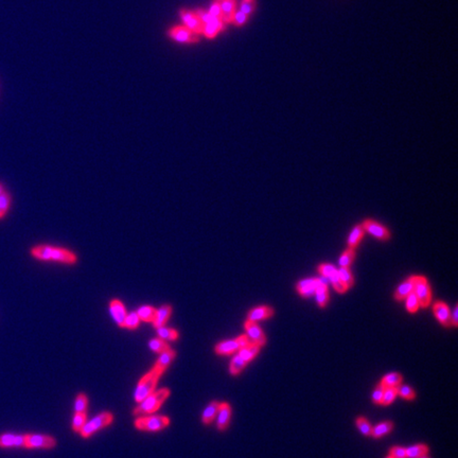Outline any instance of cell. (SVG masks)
I'll use <instances>...</instances> for the list:
<instances>
[{
    "label": "cell",
    "mask_w": 458,
    "mask_h": 458,
    "mask_svg": "<svg viewBox=\"0 0 458 458\" xmlns=\"http://www.w3.org/2000/svg\"><path fill=\"white\" fill-rule=\"evenodd\" d=\"M31 255L40 261H54L64 264H74L77 261L76 255L73 252L51 245H37L31 248Z\"/></svg>",
    "instance_id": "6da1fadb"
},
{
    "label": "cell",
    "mask_w": 458,
    "mask_h": 458,
    "mask_svg": "<svg viewBox=\"0 0 458 458\" xmlns=\"http://www.w3.org/2000/svg\"><path fill=\"white\" fill-rule=\"evenodd\" d=\"M169 395L170 391L167 390V388H162L160 391L152 393L142 402H140V405L133 410V414L139 417L153 414L154 411H156L160 407V405L165 402Z\"/></svg>",
    "instance_id": "7a4b0ae2"
},
{
    "label": "cell",
    "mask_w": 458,
    "mask_h": 458,
    "mask_svg": "<svg viewBox=\"0 0 458 458\" xmlns=\"http://www.w3.org/2000/svg\"><path fill=\"white\" fill-rule=\"evenodd\" d=\"M160 374H158L157 371H155L152 369L149 374H146L141 380L140 382L138 383V386L136 388L135 392V401L140 403L142 402L147 395H150L152 393H154L155 386L157 384L158 379L160 378Z\"/></svg>",
    "instance_id": "3957f363"
},
{
    "label": "cell",
    "mask_w": 458,
    "mask_h": 458,
    "mask_svg": "<svg viewBox=\"0 0 458 458\" xmlns=\"http://www.w3.org/2000/svg\"><path fill=\"white\" fill-rule=\"evenodd\" d=\"M414 283V293L422 308H428L432 301V290L428 279L423 276H411Z\"/></svg>",
    "instance_id": "277c9868"
},
{
    "label": "cell",
    "mask_w": 458,
    "mask_h": 458,
    "mask_svg": "<svg viewBox=\"0 0 458 458\" xmlns=\"http://www.w3.org/2000/svg\"><path fill=\"white\" fill-rule=\"evenodd\" d=\"M170 424V419L165 416H150L139 417L135 421V426L140 431L157 432L167 428Z\"/></svg>",
    "instance_id": "5b68a950"
},
{
    "label": "cell",
    "mask_w": 458,
    "mask_h": 458,
    "mask_svg": "<svg viewBox=\"0 0 458 458\" xmlns=\"http://www.w3.org/2000/svg\"><path fill=\"white\" fill-rule=\"evenodd\" d=\"M114 420V417L111 413H102L96 416L94 419H91L89 422H86L84 424L82 430L80 431L81 436L84 438H87L91 436L92 434H95L99 430L105 428V426L110 425Z\"/></svg>",
    "instance_id": "8992f818"
},
{
    "label": "cell",
    "mask_w": 458,
    "mask_h": 458,
    "mask_svg": "<svg viewBox=\"0 0 458 458\" xmlns=\"http://www.w3.org/2000/svg\"><path fill=\"white\" fill-rule=\"evenodd\" d=\"M248 343H250V338H248L246 334H244L239 337H236L234 339L221 341V343H219L215 346L214 350H215V353L219 355H228L236 351H239L240 349L243 348Z\"/></svg>",
    "instance_id": "52a82bcc"
},
{
    "label": "cell",
    "mask_w": 458,
    "mask_h": 458,
    "mask_svg": "<svg viewBox=\"0 0 458 458\" xmlns=\"http://www.w3.org/2000/svg\"><path fill=\"white\" fill-rule=\"evenodd\" d=\"M168 35L178 43L194 44L199 42V35L193 33L186 26H175L168 31Z\"/></svg>",
    "instance_id": "ba28073f"
},
{
    "label": "cell",
    "mask_w": 458,
    "mask_h": 458,
    "mask_svg": "<svg viewBox=\"0 0 458 458\" xmlns=\"http://www.w3.org/2000/svg\"><path fill=\"white\" fill-rule=\"evenodd\" d=\"M180 14L184 21V26L190 29L193 33H196L197 35L203 34L204 24H203V21L200 20L196 11L181 10Z\"/></svg>",
    "instance_id": "9c48e42d"
},
{
    "label": "cell",
    "mask_w": 458,
    "mask_h": 458,
    "mask_svg": "<svg viewBox=\"0 0 458 458\" xmlns=\"http://www.w3.org/2000/svg\"><path fill=\"white\" fill-rule=\"evenodd\" d=\"M57 446V440L47 435H26V447L28 449H52Z\"/></svg>",
    "instance_id": "30bf717a"
},
{
    "label": "cell",
    "mask_w": 458,
    "mask_h": 458,
    "mask_svg": "<svg viewBox=\"0 0 458 458\" xmlns=\"http://www.w3.org/2000/svg\"><path fill=\"white\" fill-rule=\"evenodd\" d=\"M362 225L365 231H367L368 234L374 236L378 240L387 241L391 238V232L388 231V229L375 220H365Z\"/></svg>",
    "instance_id": "8fae6325"
},
{
    "label": "cell",
    "mask_w": 458,
    "mask_h": 458,
    "mask_svg": "<svg viewBox=\"0 0 458 458\" xmlns=\"http://www.w3.org/2000/svg\"><path fill=\"white\" fill-rule=\"evenodd\" d=\"M244 328L246 330L248 338H251L253 343L258 344L261 347L265 345L266 337L257 323L246 321L244 324Z\"/></svg>",
    "instance_id": "7c38bea8"
},
{
    "label": "cell",
    "mask_w": 458,
    "mask_h": 458,
    "mask_svg": "<svg viewBox=\"0 0 458 458\" xmlns=\"http://www.w3.org/2000/svg\"><path fill=\"white\" fill-rule=\"evenodd\" d=\"M433 312L437 321L445 327L451 326V310L444 301H436L433 305Z\"/></svg>",
    "instance_id": "4fadbf2b"
},
{
    "label": "cell",
    "mask_w": 458,
    "mask_h": 458,
    "mask_svg": "<svg viewBox=\"0 0 458 458\" xmlns=\"http://www.w3.org/2000/svg\"><path fill=\"white\" fill-rule=\"evenodd\" d=\"M110 312L116 324H117L119 327L124 328V321H126L128 312L126 310V307L123 305V302L119 299H113L110 304Z\"/></svg>",
    "instance_id": "5bb4252c"
},
{
    "label": "cell",
    "mask_w": 458,
    "mask_h": 458,
    "mask_svg": "<svg viewBox=\"0 0 458 458\" xmlns=\"http://www.w3.org/2000/svg\"><path fill=\"white\" fill-rule=\"evenodd\" d=\"M26 447V435L2 434L0 435V448Z\"/></svg>",
    "instance_id": "9a60e30c"
},
{
    "label": "cell",
    "mask_w": 458,
    "mask_h": 458,
    "mask_svg": "<svg viewBox=\"0 0 458 458\" xmlns=\"http://www.w3.org/2000/svg\"><path fill=\"white\" fill-rule=\"evenodd\" d=\"M217 430L225 431L227 429L230 422V416H231V407L226 402L220 403L219 411H217Z\"/></svg>",
    "instance_id": "2e32d148"
},
{
    "label": "cell",
    "mask_w": 458,
    "mask_h": 458,
    "mask_svg": "<svg viewBox=\"0 0 458 458\" xmlns=\"http://www.w3.org/2000/svg\"><path fill=\"white\" fill-rule=\"evenodd\" d=\"M274 315V310L267 306H262L252 309L247 316V321L258 323L263 320H267V318Z\"/></svg>",
    "instance_id": "e0dca14e"
},
{
    "label": "cell",
    "mask_w": 458,
    "mask_h": 458,
    "mask_svg": "<svg viewBox=\"0 0 458 458\" xmlns=\"http://www.w3.org/2000/svg\"><path fill=\"white\" fill-rule=\"evenodd\" d=\"M318 281H320V279L315 278L304 279L296 284V290L302 297H309L311 295H314Z\"/></svg>",
    "instance_id": "ac0fdd59"
},
{
    "label": "cell",
    "mask_w": 458,
    "mask_h": 458,
    "mask_svg": "<svg viewBox=\"0 0 458 458\" xmlns=\"http://www.w3.org/2000/svg\"><path fill=\"white\" fill-rule=\"evenodd\" d=\"M171 314H172V307L170 305L161 306L159 309H156V314H155V318L153 321L154 327L156 329L165 327Z\"/></svg>",
    "instance_id": "d6986e66"
},
{
    "label": "cell",
    "mask_w": 458,
    "mask_h": 458,
    "mask_svg": "<svg viewBox=\"0 0 458 458\" xmlns=\"http://www.w3.org/2000/svg\"><path fill=\"white\" fill-rule=\"evenodd\" d=\"M175 355H176V352L174 350H172V349H169V350H167L165 352H161L153 369L155 371H157L158 374L162 375V374H164V371L168 368L169 365L171 364V362L174 360Z\"/></svg>",
    "instance_id": "ffe728a7"
},
{
    "label": "cell",
    "mask_w": 458,
    "mask_h": 458,
    "mask_svg": "<svg viewBox=\"0 0 458 458\" xmlns=\"http://www.w3.org/2000/svg\"><path fill=\"white\" fill-rule=\"evenodd\" d=\"M222 14V20L224 24H231L232 17L236 13L237 9V0H220Z\"/></svg>",
    "instance_id": "44dd1931"
},
{
    "label": "cell",
    "mask_w": 458,
    "mask_h": 458,
    "mask_svg": "<svg viewBox=\"0 0 458 458\" xmlns=\"http://www.w3.org/2000/svg\"><path fill=\"white\" fill-rule=\"evenodd\" d=\"M224 28H225V24L222 19L213 18L210 21L204 24L203 34L207 38H214L217 34L221 32V31L224 30Z\"/></svg>",
    "instance_id": "7402d4cb"
},
{
    "label": "cell",
    "mask_w": 458,
    "mask_h": 458,
    "mask_svg": "<svg viewBox=\"0 0 458 458\" xmlns=\"http://www.w3.org/2000/svg\"><path fill=\"white\" fill-rule=\"evenodd\" d=\"M260 348L261 346H259L258 344L253 343V341L251 343L250 341L247 345H245L243 348L240 349V350L238 351V355L241 359H243L246 363H250L252 360L256 358V356H257V354L260 351Z\"/></svg>",
    "instance_id": "603a6c76"
},
{
    "label": "cell",
    "mask_w": 458,
    "mask_h": 458,
    "mask_svg": "<svg viewBox=\"0 0 458 458\" xmlns=\"http://www.w3.org/2000/svg\"><path fill=\"white\" fill-rule=\"evenodd\" d=\"M314 294H315V297H316V301H317L318 306H320L321 308H325L326 306H327V304L329 302L328 285L326 284V282L321 280V279H320V281H318V283H317V286H316Z\"/></svg>",
    "instance_id": "cb8c5ba5"
},
{
    "label": "cell",
    "mask_w": 458,
    "mask_h": 458,
    "mask_svg": "<svg viewBox=\"0 0 458 458\" xmlns=\"http://www.w3.org/2000/svg\"><path fill=\"white\" fill-rule=\"evenodd\" d=\"M414 291V283H413V278L409 277L406 279L405 281H403L394 292L393 298L397 301L404 300L408 295Z\"/></svg>",
    "instance_id": "d4e9b609"
},
{
    "label": "cell",
    "mask_w": 458,
    "mask_h": 458,
    "mask_svg": "<svg viewBox=\"0 0 458 458\" xmlns=\"http://www.w3.org/2000/svg\"><path fill=\"white\" fill-rule=\"evenodd\" d=\"M364 235H365V229H364L362 224L361 225H356V226H354L353 229L350 232V235H349V237H348V240H347L348 247L349 248H353V250H355V248L358 247V245L360 244V242L362 241Z\"/></svg>",
    "instance_id": "484cf974"
},
{
    "label": "cell",
    "mask_w": 458,
    "mask_h": 458,
    "mask_svg": "<svg viewBox=\"0 0 458 458\" xmlns=\"http://www.w3.org/2000/svg\"><path fill=\"white\" fill-rule=\"evenodd\" d=\"M219 407H220V402L212 401L209 403L204 410L203 416H201V420H203L204 424L208 425L213 421V419L217 415V411H219Z\"/></svg>",
    "instance_id": "4316f807"
},
{
    "label": "cell",
    "mask_w": 458,
    "mask_h": 458,
    "mask_svg": "<svg viewBox=\"0 0 458 458\" xmlns=\"http://www.w3.org/2000/svg\"><path fill=\"white\" fill-rule=\"evenodd\" d=\"M136 313L138 314L139 318H140V322L153 323L155 314H156V309L152 306H141L137 310Z\"/></svg>",
    "instance_id": "83f0119b"
},
{
    "label": "cell",
    "mask_w": 458,
    "mask_h": 458,
    "mask_svg": "<svg viewBox=\"0 0 458 458\" xmlns=\"http://www.w3.org/2000/svg\"><path fill=\"white\" fill-rule=\"evenodd\" d=\"M337 274H338V277L341 280V282H343L344 285L346 286L347 290L352 288L353 284H354V277H353V275L351 273L350 268H349V267H339V269H337Z\"/></svg>",
    "instance_id": "f1b7e54d"
},
{
    "label": "cell",
    "mask_w": 458,
    "mask_h": 458,
    "mask_svg": "<svg viewBox=\"0 0 458 458\" xmlns=\"http://www.w3.org/2000/svg\"><path fill=\"white\" fill-rule=\"evenodd\" d=\"M405 451L406 458H420L428 454L429 448L425 445H415L405 449Z\"/></svg>",
    "instance_id": "f546056e"
},
{
    "label": "cell",
    "mask_w": 458,
    "mask_h": 458,
    "mask_svg": "<svg viewBox=\"0 0 458 458\" xmlns=\"http://www.w3.org/2000/svg\"><path fill=\"white\" fill-rule=\"evenodd\" d=\"M393 428V424L391 421H385L382 423H379L376 425L374 429L371 431V436L375 438H380L384 436V435L390 433Z\"/></svg>",
    "instance_id": "4dcf8cb0"
},
{
    "label": "cell",
    "mask_w": 458,
    "mask_h": 458,
    "mask_svg": "<svg viewBox=\"0 0 458 458\" xmlns=\"http://www.w3.org/2000/svg\"><path fill=\"white\" fill-rule=\"evenodd\" d=\"M11 201H12V197H11L10 193L4 191L0 194V220H2L3 217L6 215L7 211H9Z\"/></svg>",
    "instance_id": "1f68e13d"
},
{
    "label": "cell",
    "mask_w": 458,
    "mask_h": 458,
    "mask_svg": "<svg viewBox=\"0 0 458 458\" xmlns=\"http://www.w3.org/2000/svg\"><path fill=\"white\" fill-rule=\"evenodd\" d=\"M402 382V376L398 372H392L386 375L381 381L385 387H398Z\"/></svg>",
    "instance_id": "d6a6232c"
},
{
    "label": "cell",
    "mask_w": 458,
    "mask_h": 458,
    "mask_svg": "<svg viewBox=\"0 0 458 458\" xmlns=\"http://www.w3.org/2000/svg\"><path fill=\"white\" fill-rule=\"evenodd\" d=\"M355 258V250H353V248H347V250L341 254L340 256V258L338 260V263H339V266L340 267H350L351 265V263L353 262Z\"/></svg>",
    "instance_id": "836d02e7"
},
{
    "label": "cell",
    "mask_w": 458,
    "mask_h": 458,
    "mask_svg": "<svg viewBox=\"0 0 458 458\" xmlns=\"http://www.w3.org/2000/svg\"><path fill=\"white\" fill-rule=\"evenodd\" d=\"M246 365H247V363L243 359L240 358V356L237 354L235 358L232 359V361L230 363V368H229L230 374L232 376L239 375L240 372H241L245 368Z\"/></svg>",
    "instance_id": "e575fe53"
},
{
    "label": "cell",
    "mask_w": 458,
    "mask_h": 458,
    "mask_svg": "<svg viewBox=\"0 0 458 458\" xmlns=\"http://www.w3.org/2000/svg\"><path fill=\"white\" fill-rule=\"evenodd\" d=\"M149 347L151 350L155 351V352H157V353H161V352H165L167 350H169L170 346L166 343V340L164 339H161V338H153L149 341Z\"/></svg>",
    "instance_id": "d590c367"
},
{
    "label": "cell",
    "mask_w": 458,
    "mask_h": 458,
    "mask_svg": "<svg viewBox=\"0 0 458 458\" xmlns=\"http://www.w3.org/2000/svg\"><path fill=\"white\" fill-rule=\"evenodd\" d=\"M157 334L159 338L164 340H175L178 338V332L174 329L167 328L166 326L157 329Z\"/></svg>",
    "instance_id": "8d00e7d4"
},
{
    "label": "cell",
    "mask_w": 458,
    "mask_h": 458,
    "mask_svg": "<svg viewBox=\"0 0 458 458\" xmlns=\"http://www.w3.org/2000/svg\"><path fill=\"white\" fill-rule=\"evenodd\" d=\"M404 300H405L406 310L409 313H416L419 310V308H420V304H419V300L415 295L414 291L411 292Z\"/></svg>",
    "instance_id": "74e56055"
},
{
    "label": "cell",
    "mask_w": 458,
    "mask_h": 458,
    "mask_svg": "<svg viewBox=\"0 0 458 458\" xmlns=\"http://www.w3.org/2000/svg\"><path fill=\"white\" fill-rule=\"evenodd\" d=\"M140 325V318L136 312H131L127 314L126 321H124V328H128L130 330H134L138 328V326Z\"/></svg>",
    "instance_id": "f35d334b"
},
{
    "label": "cell",
    "mask_w": 458,
    "mask_h": 458,
    "mask_svg": "<svg viewBox=\"0 0 458 458\" xmlns=\"http://www.w3.org/2000/svg\"><path fill=\"white\" fill-rule=\"evenodd\" d=\"M395 397H397V387H385L381 404L384 406L392 404Z\"/></svg>",
    "instance_id": "ab89813d"
},
{
    "label": "cell",
    "mask_w": 458,
    "mask_h": 458,
    "mask_svg": "<svg viewBox=\"0 0 458 458\" xmlns=\"http://www.w3.org/2000/svg\"><path fill=\"white\" fill-rule=\"evenodd\" d=\"M87 404H88V399L86 397V394L85 393L77 394V397L75 399V403H74L75 413H86Z\"/></svg>",
    "instance_id": "60d3db41"
},
{
    "label": "cell",
    "mask_w": 458,
    "mask_h": 458,
    "mask_svg": "<svg viewBox=\"0 0 458 458\" xmlns=\"http://www.w3.org/2000/svg\"><path fill=\"white\" fill-rule=\"evenodd\" d=\"M86 413H75L72 420V430L75 433H80L84 424L86 423Z\"/></svg>",
    "instance_id": "b9f144b4"
},
{
    "label": "cell",
    "mask_w": 458,
    "mask_h": 458,
    "mask_svg": "<svg viewBox=\"0 0 458 458\" xmlns=\"http://www.w3.org/2000/svg\"><path fill=\"white\" fill-rule=\"evenodd\" d=\"M329 280L331 281L332 285H333V288H334V290L340 294H343L347 291L346 289V286L344 285V283L341 282V280L339 279L338 277V274H337V269L334 271V273H332L329 277H328Z\"/></svg>",
    "instance_id": "7bdbcfd3"
},
{
    "label": "cell",
    "mask_w": 458,
    "mask_h": 458,
    "mask_svg": "<svg viewBox=\"0 0 458 458\" xmlns=\"http://www.w3.org/2000/svg\"><path fill=\"white\" fill-rule=\"evenodd\" d=\"M355 423H356V426H358V429L363 435H365V436H370L372 428H371L370 423L367 421V419H365L364 417H359L355 420Z\"/></svg>",
    "instance_id": "ee69618b"
},
{
    "label": "cell",
    "mask_w": 458,
    "mask_h": 458,
    "mask_svg": "<svg viewBox=\"0 0 458 458\" xmlns=\"http://www.w3.org/2000/svg\"><path fill=\"white\" fill-rule=\"evenodd\" d=\"M397 394H399L400 397L404 398L406 400H413L416 397L413 388L409 387L408 385H401V384L397 387Z\"/></svg>",
    "instance_id": "f6af8a7d"
},
{
    "label": "cell",
    "mask_w": 458,
    "mask_h": 458,
    "mask_svg": "<svg viewBox=\"0 0 458 458\" xmlns=\"http://www.w3.org/2000/svg\"><path fill=\"white\" fill-rule=\"evenodd\" d=\"M255 6H256L255 0H242L241 5H240V11L246 14L247 16H250V15L254 12Z\"/></svg>",
    "instance_id": "bcb514c9"
},
{
    "label": "cell",
    "mask_w": 458,
    "mask_h": 458,
    "mask_svg": "<svg viewBox=\"0 0 458 458\" xmlns=\"http://www.w3.org/2000/svg\"><path fill=\"white\" fill-rule=\"evenodd\" d=\"M384 391H385V386L381 383L376 387L374 393H372V401H374L376 404H381L382 403Z\"/></svg>",
    "instance_id": "7dc6e473"
},
{
    "label": "cell",
    "mask_w": 458,
    "mask_h": 458,
    "mask_svg": "<svg viewBox=\"0 0 458 458\" xmlns=\"http://www.w3.org/2000/svg\"><path fill=\"white\" fill-rule=\"evenodd\" d=\"M208 13L210 14L211 16H213V17H215L217 19H222L223 14H222V7H221L220 0H215V1L211 4Z\"/></svg>",
    "instance_id": "c3c4849f"
},
{
    "label": "cell",
    "mask_w": 458,
    "mask_h": 458,
    "mask_svg": "<svg viewBox=\"0 0 458 458\" xmlns=\"http://www.w3.org/2000/svg\"><path fill=\"white\" fill-rule=\"evenodd\" d=\"M247 19H248V16L246 14H244L241 11H236L234 17H232L231 24H234L237 27H241V26H243L245 24V22L247 21Z\"/></svg>",
    "instance_id": "681fc988"
},
{
    "label": "cell",
    "mask_w": 458,
    "mask_h": 458,
    "mask_svg": "<svg viewBox=\"0 0 458 458\" xmlns=\"http://www.w3.org/2000/svg\"><path fill=\"white\" fill-rule=\"evenodd\" d=\"M335 270L336 268L334 266L331 264H327V263H322V264L318 265V271L326 278H328L332 273H334Z\"/></svg>",
    "instance_id": "f907efd6"
},
{
    "label": "cell",
    "mask_w": 458,
    "mask_h": 458,
    "mask_svg": "<svg viewBox=\"0 0 458 458\" xmlns=\"http://www.w3.org/2000/svg\"><path fill=\"white\" fill-rule=\"evenodd\" d=\"M390 456L393 458H406V451L405 448L402 447H393L391 449Z\"/></svg>",
    "instance_id": "816d5d0a"
},
{
    "label": "cell",
    "mask_w": 458,
    "mask_h": 458,
    "mask_svg": "<svg viewBox=\"0 0 458 458\" xmlns=\"http://www.w3.org/2000/svg\"><path fill=\"white\" fill-rule=\"evenodd\" d=\"M458 325V308L455 306L454 311L451 314V326H454V327H457Z\"/></svg>",
    "instance_id": "f5cc1de1"
},
{
    "label": "cell",
    "mask_w": 458,
    "mask_h": 458,
    "mask_svg": "<svg viewBox=\"0 0 458 458\" xmlns=\"http://www.w3.org/2000/svg\"><path fill=\"white\" fill-rule=\"evenodd\" d=\"M4 191H5V190H4V187H3V185H2L1 183H0V194H1L2 192H4Z\"/></svg>",
    "instance_id": "db71d44e"
},
{
    "label": "cell",
    "mask_w": 458,
    "mask_h": 458,
    "mask_svg": "<svg viewBox=\"0 0 458 458\" xmlns=\"http://www.w3.org/2000/svg\"><path fill=\"white\" fill-rule=\"evenodd\" d=\"M420 458H430V457H428V456L425 455V456H422V457H420Z\"/></svg>",
    "instance_id": "11a10c76"
},
{
    "label": "cell",
    "mask_w": 458,
    "mask_h": 458,
    "mask_svg": "<svg viewBox=\"0 0 458 458\" xmlns=\"http://www.w3.org/2000/svg\"><path fill=\"white\" fill-rule=\"evenodd\" d=\"M386 458H393V457H392V456H387Z\"/></svg>",
    "instance_id": "9f6ffc18"
}]
</instances>
